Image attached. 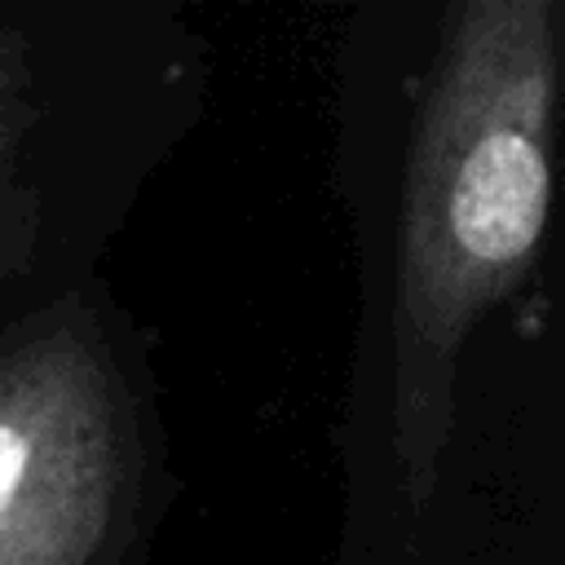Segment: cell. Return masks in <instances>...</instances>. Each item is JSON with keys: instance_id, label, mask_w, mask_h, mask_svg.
Returning a JSON list of instances; mask_svg holds the SVG:
<instances>
[{"instance_id": "cell-2", "label": "cell", "mask_w": 565, "mask_h": 565, "mask_svg": "<svg viewBox=\"0 0 565 565\" xmlns=\"http://www.w3.org/2000/svg\"><path fill=\"white\" fill-rule=\"evenodd\" d=\"M124 486L119 397L88 335L0 358V565H93Z\"/></svg>"}, {"instance_id": "cell-1", "label": "cell", "mask_w": 565, "mask_h": 565, "mask_svg": "<svg viewBox=\"0 0 565 565\" xmlns=\"http://www.w3.org/2000/svg\"><path fill=\"white\" fill-rule=\"evenodd\" d=\"M561 93L556 0H463L419 93L393 265V455L424 508L455 428L468 331L539 260Z\"/></svg>"}, {"instance_id": "cell-3", "label": "cell", "mask_w": 565, "mask_h": 565, "mask_svg": "<svg viewBox=\"0 0 565 565\" xmlns=\"http://www.w3.org/2000/svg\"><path fill=\"white\" fill-rule=\"evenodd\" d=\"M26 124V44L18 31L0 35V221L13 190V154Z\"/></svg>"}]
</instances>
